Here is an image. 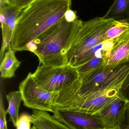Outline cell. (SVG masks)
Wrapping results in <instances>:
<instances>
[{"instance_id": "obj_1", "label": "cell", "mask_w": 129, "mask_h": 129, "mask_svg": "<svg viewBox=\"0 0 129 129\" xmlns=\"http://www.w3.org/2000/svg\"><path fill=\"white\" fill-rule=\"evenodd\" d=\"M72 0H36L23 10L17 21L10 45L15 51H27L42 33L64 17Z\"/></svg>"}, {"instance_id": "obj_2", "label": "cell", "mask_w": 129, "mask_h": 129, "mask_svg": "<svg viewBox=\"0 0 129 129\" xmlns=\"http://www.w3.org/2000/svg\"><path fill=\"white\" fill-rule=\"evenodd\" d=\"M115 20L97 17L83 21L67 53L68 64L77 68L95 57L104 58L106 63L117 39L107 40L105 34Z\"/></svg>"}, {"instance_id": "obj_3", "label": "cell", "mask_w": 129, "mask_h": 129, "mask_svg": "<svg viewBox=\"0 0 129 129\" xmlns=\"http://www.w3.org/2000/svg\"><path fill=\"white\" fill-rule=\"evenodd\" d=\"M83 22L79 19L68 22L64 17L33 41L27 51L38 57L39 64L52 67L68 64L67 53Z\"/></svg>"}, {"instance_id": "obj_4", "label": "cell", "mask_w": 129, "mask_h": 129, "mask_svg": "<svg viewBox=\"0 0 129 129\" xmlns=\"http://www.w3.org/2000/svg\"><path fill=\"white\" fill-rule=\"evenodd\" d=\"M129 72V60L114 68L107 67L104 64L89 73L79 75L81 83L75 96L119 93Z\"/></svg>"}, {"instance_id": "obj_5", "label": "cell", "mask_w": 129, "mask_h": 129, "mask_svg": "<svg viewBox=\"0 0 129 129\" xmlns=\"http://www.w3.org/2000/svg\"><path fill=\"white\" fill-rule=\"evenodd\" d=\"M32 76L45 90L57 93L66 88L80 79L76 68L69 64L52 67L39 64Z\"/></svg>"}, {"instance_id": "obj_6", "label": "cell", "mask_w": 129, "mask_h": 129, "mask_svg": "<svg viewBox=\"0 0 129 129\" xmlns=\"http://www.w3.org/2000/svg\"><path fill=\"white\" fill-rule=\"evenodd\" d=\"M19 91L23 105L28 108L52 113L54 104L58 94L48 91L42 88L29 73L20 82Z\"/></svg>"}, {"instance_id": "obj_7", "label": "cell", "mask_w": 129, "mask_h": 129, "mask_svg": "<svg viewBox=\"0 0 129 129\" xmlns=\"http://www.w3.org/2000/svg\"><path fill=\"white\" fill-rule=\"evenodd\" d=\"M53 116L71 129H102L100 119L94 114L76 111L54 109Z\"/></svg>"}, {"instance_id": "obj_8", "label": "cell", "mask_w": 129, "mask_h": 129, "mask_svg": "<svg viewBox=\"0 0 129 129\" xmlns=\"http://www.w3.org/2000/svg\"><path fill=\"white\" fill-rule=\"evenodd\" d=\"M21 12L7 4L0 8L2 38L1 51V61L2 58H4L5 51L10 45L16 23Z\"/></svg>"}, {"instance_id": "obj_9", "label": "cell", "mask_w": 129, "mask_h": 129, "mask_svg": "<svg viewBox=\"0 0 129 129\" xmlns=\"http://www.w3.org/2000/svg\"><path fill=\"white\" fill-rule=\"evenodd\" d=\"M127 104L126 101L119 97L94 115L100 119L104 128L119 126Z\"/></svg>"}, {"instance_id": "obj_10", "label": "cell", "mask_w": 129, "mask_h": 129, "mask_svg": "<svg viewBox=\"0 0 129 129\" xmlns=\"http://www.w3.org/2000/svg\"><path fill=\"white\" fill-rule=\"evenodd\" d=\"M129 60V30L116 39L109 59L105 63L107 67L114 68Z\"/></svg>"}, {"instance_id": "obj_11", "label": "cell", "mask_w": 129, "mask_h": 129, "mask_svg": "<svg viewBox=\"0 0 129 129\" xmlns=\"http://www.w3.org/2000/svg\"><path fill=\"white\" fill-rule=\"evenodd\" d=\"M30 117L32 123L38 129H71L47 112L33 110Z\"/></svg>"}, {"instance_id": "obj_12", "label": "cell", "mask_w": 129, "mask_h": 129, "mask_svg": "<svg viewBox=\"0 0 129 129\" xmlns=\"http://www.w3.org/2000/svg\"><path fill=\"white\" fill-rule=\"evenodd\" d=\"M15 52L11 45H9L1 62L0 72L1 78L10 79L15 76V72L21 63L16 57Z\"/></svg>"}, {"instance_id": "obj_13", "label": "cell", "mask_w": 129, "mask_h": 129, "mask_svg": "<svg viewBox=\"0 0 129 129\" xmlns=\"http://www.w3.org/2000/svg\"><path fill=\"white\" fill-rule=\"evenodd\" d=\"M103 17L129 23V0H114Z\"/></svg>"}, {"instance_id": "obj_14", "label": "cell", "mask_w": 129, "mask_h": 129, "mask_svg": "<svg viewBox=\"0 0 129 129\" xmlns=\"http://www.w3.org/2000/svg\"><path fill=\"white\" fill-rule=\"evenodd\" d=\"M6 97L8 105L6 111L10 116L11 121L16 127L19 118L20 106L22 101V96L19 91H15L9 92Z\"/></svg>"}, {"instance_id": "obj_15", "label": "cell", "mask_w": 129, "mask_h": 129, "mask_svg": "<svg viewBox=\"0 0 129 129\" xmlns=\"http://www.w3.org/2000/svg\"><path fill=\"white\" fill-rule=\"evenodd\" d=\"M105 60L102 57H95L85 64L76 68L79 75L89 73L105 64Z\"/></svg>"}, {"instance_id": "obj_16", "label": "cell", "mask_w": 129, "mask_h": 129, "mask_svg": "<svg viewBox=\"0 0 129 129\" xmlns=\"http://www.w3.org/2000/svg\"><path fill=\"white\" fill-rule=\"evenodd\" d=\"M36 0H5V4L20 11L29 7Z\"/></svg>"}, {"instance_id": "obj_17", "label": "cell", "mask_w": 129, "mask_h": 129, "mask_svg": "<svg viewBox=\"0 0 129 129\" xmlns=\"http://www.w3.org/2000/svg\"><path fill=\"white\" fill-rule=\"evenodd\" d=\"M119 94L120 98L129 103V72L120 88Z\"/></svg>"}, {"instance_id": "obj_18", "label": "cell", "mask_w": 129, "mask_h": 129, "mask_svg": "<svg viewBox=\"0 0 129 129\" xmlns=\"http://www.w3.org/2000/svg\"><path fill=\"white\" fill-rule=\"evenodd\" d=\"M31 123L30 116L23 113L19 117L16 127V129H30Z\"/></svg>"}, {"instance_id": "obj_19", "label": "cell", "mask_w": 129, "mask_h": 129, "mask_svg": "<svg viewBox=\"0 0 129 129\" xmlns=\"http://www.w3.org/2000/svg\"><path fill=\"white\" fill-rule=\"evenodd\" d=\"M7 111L5 110L2 98L1 97L0 104V129H8L6 116Z\"/></svg>"}, {"instance_id": "obj_20", "label": "cell", "mask_w": 129, "mask_h": 129, "mask_svg": "<svg viewBox=\"0 0 129 129\" xmlns=\"http://www.w3.org/2000/svg\"><path fill=\"white\" fill-rule=\"evenodd\" d=\"M120 129H129V103L126 107L125 113L119 125Z\"/></svg>"}, {"instance_id": "obj_21", "label": "cell", "mask_w": 129, "mask_h": 129, "mask_svg": "<svg viewBox=\"0 0 129 129\" xmlns=\"http://www.w3.org/2000/svg\"><path fill=\"white\" fill-rule=\"evenodd\" d=\"M65 19L69 22H72L78 19V17L75 11L71 10H68L66 11L64 16Z\"/></svg>"}, {"instance_id": "obj_22", "label": "cell", "mask_w": 129, "mask_h": 129, "mask_svg": "<svg viewBox=\"0 0 129 129\" xmlns=\"http://www.w3.org/2000/svg\"><path fill=\"white\" fill-rule=\"evenodd\" d=\"M5 5V0H0V8Z\"/></svg>"}, {"instance_id": "obj_23", "label": "cell", "mask_w": 129, "mask_h": 129, "mask_svg": "<svg viewBox=\"0 0 129 129\" xmlns=\"http://www.w3.org/2000/svg\"><path fill=\"white\" fill-rule=\"evenodd\" d=\"M102 129H120L119 126H116V127H114L112 128H104Z\"/></svg>"}, {"instance_id": "obj_24", "label": "cell", "mask_w": 129, "mask_h": 129, "mask_svg": "<svg viewBox=\"0 0 129 129\" xmlns=\"http://www.w3.org/2000/svg\"><path fill=\"white\" fill-rule=\"evenodd\" d=\"M38 129L37 128L35 127V126H33V127H32V129Z\"/></svg>"}]
</instances>
